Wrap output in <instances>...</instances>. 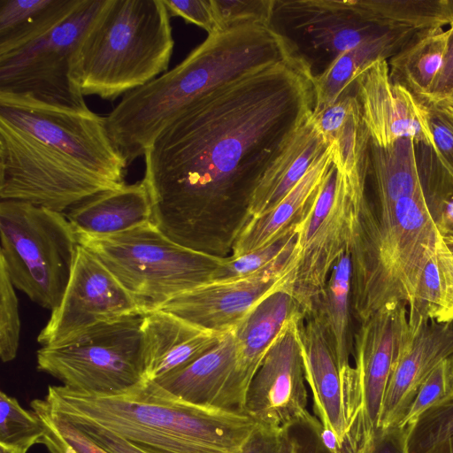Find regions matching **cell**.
<instances>
[{
    "label": "cell",
    "mask_w": 453,
    "mask_h": 453,
    "mask_svg": "<svg viewBox=\"0 0 453 453\" xmlns=\"http://www.w3.org/2000/svg\"><path fill=\"white\" fill-rule=\"evenodd\" d=\"M312 81L284 60L187 106L144 153L151 223L194 249L200 222L260 180L313 112Z\"/></svg>",
    "instance_id": "obj_1"
},
{
    "label": "cell",
    "mask_w": 453,
    "mask_h": 453,
    "mask_svg": "<svg viewBox=\"0 0 453 453\" xmlns=\"http://www.w3.org/2000/svg\"><path fill=\"white\" fill-rule=\"evenodd\" d=\"M54 415L104 429L144 453H237L260 423L242 410L193 404L143 380L111 394L49 386Z\"/></svg>",
    "instance_id": "obj_2"
},
{
    "label": "cell",
    "mask_w": 453,
    "mask_h": 453,
    "mask_svg": "<svg viewBox=\"0 0 453 453\" xmlns=\"http://www.w3.org/2000/svg\"><path fill=\"white\" fill-rule=\"evenodd\" d=\"M289 60L269 27L244 25L208 35L172 70L127 93L105 117L113 144L131 164L189 104L251 73Z\"/></svg>",
    "instance_id": "obj_3"
},
{
    "label": "cell",
    "mask_w": 453,
    "mask_h": 453,
    "mask_svg": "<svg viewBox=\"0 0 453 453\" xmlns=\"http://www.w3.org/2000/svg\"><path fill=\"white\" fill-rule=\"evenodd\" d=\"M436 221L423 187L393 202L369 203L350 254L351 303L359 323L392 303L411 304L435 252Z\"/></svg>",
    "instance_id": "obj_4"
},
{
    "label": "cell",
    "mask_w": 453,
    "mask_h": 453,
    "mask_svg": "<svg viewBox=\"0 0 453 453\" xmlns=\"http://www.w3.org/2000/svg\"><path fill=\"white\" fill-rule=\"evenodd\" d=\"M170 19L163 0H107L77 52L83 96L115 100L166 73L174 46Z\"/></svg>",
    "instance_id": "obj_5"
},
{
    "label": "cell",
    "mask_w": 453,
    "mask_h": 453,
    "mask_svg": "<svg viewBox=\"0 0 453 453\" xmlns=\"http://www.w3.org/2000/svg\"><path fill=\"white\" fill-rule=\"evenodd\" d=\"M147 312L212 281L223 258L180 245L151 222L107 236L78 234Z\"/></svg>",
    "instance_id": "obj_6"
},
{
    "label": "cell",
    "mask_w": 453,
    "mask_h": 453,
    "mask_svg": "<svg viewBox=\"0 0 453 453\" xmlns=\"http://www.w3.org/2000/svg\"><path fill=\"white\" fill-rule=\"evenodd\" d=\"M2 263L15 288L53 311L60 304L80 245L65 214L1 200Z\"/></svg>",
    "instance_id": "obj_7"
},
{
    "label": "cell",
    "mask_w": 453,
    "mask_h": 453,
    "mask_svg": "<svg viewBox=\"0 0 453 453\" xmlns=\"http://www.w3.org/2000/svg\"><path fill=\"white\" fill-rule=\"evenodd\" d=\"M368 204L366 188L352 183L333 159L298 233L291 291L304 316L313 311L341 256L352 253Z\"/></svg>",
    "instance_id": "obj_8"
},
{
    "label": "cell",
    "mask_w": 453,
    "mask_h": 453,
    "mask_svg": "<svg viewBox=\"0 0 453 453\" xmlns=\"http://www.w3.org/2000/svg\"><path fill=\"white\" fill-rule=\"evenodd\" d=\"M412 334L405 303L386 304L360 323L355 365L341 373L347 414L342 453H359L380 428L389 378Z\"/></svg>",
    "instance_id": "obj_9"
},
{
    "label": "cell",
    "mask_w": 453,
    "mask_h": 453,
    "mask_svg": "<svg viewBox=\"0 0 453 453\" xmlns=\"http://www.w3.org/2000/svg\"><path fill=\"white\" fill-rule=\"evenodd\" d=\"M120 186L0 119L1 200L29 203L64 213L100 192Z\"/></svg>",
    "instance_id": "obj_10"
},
{
    "label": "cell",
    "mask_w": 453,
    "mask_h": 453,
    "mask_svg": "<svg viewBox=\"0 0 453 453\" xmlns=\"http://www.w3.org/2000/svg\"><path fill=\"white\" fill-rule=\"evenodd\" d=\"M268 27L312 82L346 51L400 28L375 20L363 0H274Z\"/></svg>",
    "instance_id": "obj_11"
},
{
    "label": "cell",
    "mask_w": 453,
    "mask_h": 453,
    "mask_svg": "<svg viewBox=\"0 0 453 453\" xmlns=\"http://www.w3.org/2000/svg\"><path fill=\"white\" fill-rule=\"evenodd\" d=\"M145 314L95 326L36 353L37 368L76 391L111 394L145 380L142 325Z\"/></svg>",
    "instance_id": "obj_12"
},
{
    "label": "cell",
    "mask_w": 453,
    "mask_h": 453,
    "mask_svg": "<svg viewBox=\"0 0 453 453\" xmlns=\"http://www.w3.org/2000/svg\"><path fill=\"white\" fill-rule=\"evenodd\" d=\"M107 0H82L79 7L51 31L0 56V94L77 111H89L74 76L81 40Z\"/></svg>",
    "instance_id": "obj_13"
},
{
    "label": "cell",
    "mask_w": 453,
    "mask_h": 453,
    "mask_svg": "<svg viewBox=\"0 0 453 453\" xmlns=\"http://www.w3.org/2000/svg\"><path fill=\"white\" fill-rule=\"evenodd\" d=\"M0 119L124 185L127 163L111 140L105 117L42 104L27 97L0 94Z\"/></svg>",
    "instance_id": "obj_14"
},
{
    "label": "cell",
    "mask_w": 453,
    "mask_h": 453,
    "mask_svg": "<svg viewBox=\"0 0 453 453\" xmlns=\"http://www.w3.org/2000/svg\"><path fill=\"white\" fill-rule=\"evenodd\" d=\"M146 313L109 269L80 244L62 301L37 341L42 347L56 346L99 324Z\"/></svg>",
    "instance_id": "obj_15"
},
{
    "label": "cell",
    "mask_w": 453,
    "mask_h": 453,
    "mask_svg": "<svg viewBox=\"0 0 453 453\" xmlns=\"http://www.w3.org/2000/svg\"><path fill=\"white\" fill-rule=\"evenodd\" d=\"M296 261L297 245L260 272L229 281L209 282L168 300L157 309L203 329L234 331L264 297L292 285Z\"/></svg>",
    "instance_id": "obj_16"
},
{
    "label": "cell",
    "mask_w": 453,
    "mask_h": 453,
    "mask_svg": "<svg viewBox=\"0 0 453 453\" xmlns=\"http://www.w3.org/2000/svg\"><path fill=\"white\" fill-rule=\"evenodd\" d=\"M303 316L299 314L283 326L248 388L243 411L262 425L286 426L310 414L297 338Z\"/></svg>",
    "instance_id": "obj_17"
},
{
    "label": "cell",
    "mask_w": 453,
    "mask_h": 453,
    "mask_svg": "<svg viewBox=\"0 0 453 453\" xmlns=\"http://www.w3.org/2000/svg\"><path fill=\"white\" fill-rule=\"evenodd\" d=\"M357 97L370 141L387 146L411 138L433 149L426 110L407 88L392 81L388 60H378L356 80Z\"/></svg>",
    "instance_id": "obj_18"
},
{
    "label": "cell",
    "mask_w": 453,
    "mask_h": 453,
    "mask_svg": "<svg viewBox=\"0 0 453 453\" xmlns=\"http://www.w3.org/2000/svg\"><path fill=\"white\" fill-rule=\"evenodd\" d=\"M452 354V322L432 319L413 332L389 378L381 409L380 428L398 426L420 385Z\"/></svg>",
    "instance_id": "obj_19"
},
{
    "label": "cell",
    "mask_w": 453,
    "mask_h": 453,
    "mask_svg": "<svg viewBox=\"0 0 453 453\" xmlns=\"http://www.w3.org/2000/svg\"><path fill=\"white\" fill-rule=\"evenodd\" d=\"M177 398L203 406L242 410L237 384V346L234 331L188 365L155 380Z\"/></svg>",
    "instance_id": "obj_20"
},
{
    "label": "cell",
    "mask_w": 453,
    "mask_h": 453,
    "mask_svg": "<svg viewBox=\"0 0 453 453\" xmlns=\"http://www.w3.org/2000/svg\"><path fill=\"white\" fill-rule=\"evenodd\" d=\"M297 338L315 416L323 427L334 433L342 451L347 431V414L343 382L336 357L313 315L301 317Z\"/></svg>",
    "instance_id": "obj_21"
},
{
    "label": "cell",
    "mask_w": 453,
    "mask_h": 453,
    "mask_svg": "<svg viewBox=\"0 0 453 453\" xmlns=\"http://www.w3.org/2000/svg\"><path fill=\"white\" fill-rule=\"evenodd\" d=\"M142 332L144 377L149 380L188 365L226 334L201 328L158 309L144 315Z\"/></svg>",
    "instance_id": "obj_22"
},
{
    "label": "cell",
    "mask_w": 453,
    "mask_h": 453,
    "mask_svg": "<svg viewBox=\"0 0 453 453\" xmlns=\"http://www.w3.org/2000/svg\"><path fill=\"white\" fill-rule=\"evenodd\" d=\"M334 155V144L332 142L276 207L263 215L248 219L234 238L231 257H241L266 246L290 229L300 226L315 203Z\"/></svg>",
    "instance_id": "obj_23"
},
{
    "label": "cell",
    "mask_w": 453,
    "mask_h": 453,
    "mask_svg": "<svg viewBox=\"0 0 453 453\" xmlns=\"http://www.w3.org/2000/svg\"><path fill=\"white\" fill-rule=\"evenodd\" d=\"M302 313L291 286H287L264 297L234 330L237 384L244 401L254 375L283 326Z\"/></svg>",
    "instance_id": "obj_24"
},
{
    "label": "cell",
    "mask_w": 453,
    "mask_h": 453,
    "mask_svg": "<svg viewBox=\"0 0 453 453\" xmlns=\"http://www.w3.org/2000/svg\"><path fill=\"white\" fill-rule=\"evenodd\" d=\"M77 234L107 236L151 222L152 205L143 180L100 192L65 214Z\"/></svg>",
    "instance_id": "obj_25"
},
{
    "label": "cell",
    "mask_w": 453,
    "mask_h": 453,
    "mask_svg": "<svg viewBox=\"0 0 453 453\" xmlns=\"http://www.w3.org/2000/svg\"><path fill=\"white\" fill-rule=\"evenodd\" d=\"M330 143L310 116L254 189L245 208L247 218L258 217L276 207Z\"/></svg>",
    "instance_id": "obj_26"
},
{
    "label": "cell",
    "mask_w": 453,
    "mask_h": 453,
    "mask_svg": "<svg viewBox=\"0 0 453 453\" xmlns=\"http://www.w3.org/2000/svg\"><path fill=\"white\" fill-rule=\"evenodd\" d=\"M416 31L400 27L341 55L313 81V111H321L334 103L368 66L378 60H388L409 42Z\"/></svg>",
    "instance_id": "obj_27"
},
{
    "label": "cell",
    "mask_w": 453,
    "mask_h": 453,
    "mask_svg": "<svg viewBox=\"0 0 453 453\" xmlns=\"http://www.w3.org/2000/svg\"><path fill=\"white\" fill-rule=\"evenodd\" d=\"M448 29L417 30L409 42L388 60L392 81L426 99L437 80L446 56Z\"/></svg>",
    "instance_id": "obj_28"
},
{
    "label": "cell",
    "mask_w": 453,
    "mask_h": 453,
    "mask_svg": "<svg viewBox=\"0 0 453 453\" xmlns=\"http://www.w3.org/2000/svg\"><path fill=\"white\" fill-rule=\"evenodd\" d=\"M82 0H0V56L38 40L69 17Z\"/></svg>",
    "instance_id": "obj_29"
},
{
    "label": "cell",
    "mask_w": 453,
    "mask_h": 453,
    "mask_svg": "<svg viewBox=\"0 0 453 453\" xmlns=\"http://www.w3.org/2000/svg\"><path fill=\"white\" fill-rule=\"evenodd\" d=\"M351 285V257L346 252L333 267L315 308L310 314L319 320L323 328L341 372L350 366Z\"/></svg>",
    "instance_id": "obj_30"
},
{
    "label": "cell",
    "mask_w": 453,
    "mask_h": 453,
    "mask_svg": "<svg viewBox=\"0 0 453 453\" xmlns=\"http://www.w3.org/2000/svg\"><path fill=\"white\" fill-rule=\"evenodd\" d=\"M377 21L415 30L453 24V0H363Z\"/></svg>",
    "instance_id": "obj_31"
},
{
    "label": "cell",
    "mask_w": 453,
    "mask_h": 453,
    "mask_svg": "<svg viewBox=\"0 0 453 453\" xmlns=\"http://www.w3.org/2000/svg\"><path fill=\"white\" fill-rule=\"evenodd\" d=\"M301 225L258 250L237 257H224L213 275L212 281L245 278L269 267L297 245Z\"/></svg>",
    "instance_id": "obj_32"
},
{
    "label": "cell",
    "mask_w": 453,
    "mask_h": 453,
    "mask_svg": "<svg viewBox=\"0 0 453 453\" xmlns=\"http://www.w3.org/2000/svg\"><path fill=\"white\" fill-rule=\"evenodd\" d=\"M30 406L39 416L43 427V444L50 453H110L66 419L49 411L42 398L34 399Z\"/></svg>",
    "instance_id": "obj_33"
},
{
    "label": "cell",
    "mask_w": 453,
    "mask_h": 453,
    "mask_svg": "<svg viewBox=\"0 0 453 453\" xmlns=\"http://www.w3.org/2000/svg\"><path fill=\"white\" fill-rule=\"evenodd\" d=\"M43 435L44 427L39 416L1 391L0 443L27 451L35 444H42Z\"/></svg>",
    "instance_id": "obj_34"
},
{
    "label": "cell",
    "mask_w": 453,
    "mask_h": 453,
    "mask_svg": "<svg viewBox=\"0 0 453 453\" xmlns=\"http://www.w3.org/2000/svg\"><path fill=\"white\" fill-rule=\"evenodd\" d=\"M453 437V395L435 403L410 426L408 453H430Z\"/></svg>",
    "instance_id": "obj_35"
},
{
    "label": "cell",
    "mask_w": 453,
    "mask_h": 453,
    "mask_svg": "<svg viewBox=\"0 0 453 453\" xmlns=\"http://www.w3.org/2000/svg\"><path fill=\"white\" fill-rule=\"evenodd\" d=\"M435 257L441 281V301L434 320L453 323V210L438 221Z\"/></svg>",
    "instance_id": "obj_36"
},
{
    "label": "cell",
    "mask_w": 453,
    "mask_h": 453,
    "mask_svg": "<svg viewBox=\"0 0 453 453\" xmlns=\"http://www.w3.org/2000/svg\"><path fill=\"white\" fill-rule=\"evenodd\" d=\"M20 335L19 302L4 265L0 263V357L4 363L16 357Z\"/></svg>",
    "instance_id": "obj_37"
},
{
    "label": "cell",
    "mask_w": 453,
    "mask_h": 453,
    "mask_svg": "<svg viewBox=\"0 0 453 453\" xmlns=\"http://www.w3.org/2000/svg\"><path fill=\"white\" fill-rule=\"evenodd\" d=\"M219 32L244 25L268 27L274 0H211Z\"/></svg>",
    "instance_id": "obj_38"
},
{
    "label": "cell",
    "mask_w": 453,
    "mask_h": 453,
    "mask_svg": "<svg viewBox=\"0 0 453 453\" xmlns=\"http://www.w3.org/2000/svg\"><path fill=\"white\" fill-rule=\"evenodd\" d=\"M441 301V281L435 252L425 267L413 299L408 306V321L412 333L422 324L434 319Z\"/></svg>",
    "instance_id": "obj_39"
},
{
    "label": "cell",
    "mask_w": 453,
    "mask_h": 453,
    "mask_svg": "<svg viewBox=\"0 0 453 453\" xmlns=\"http://www.w3.org/2000/svg\"><path fill=\"white\" fill-rule=\"evenodd\" d=\"M422 102L426 110L433 150L453 182V106L445 102Z\"/></svg>",
    "instance_id": "obj_40"
},
{
    "label": "cell",
    "mask_w": 453,
    "mask_h": 453,
    "mask_svg": "<svg viewBox=\"0 0 453 453\" xmlns=\"http://www.w3.org/2000/svg\"><path fill=\"white\" fill-rule=\"evenodd\" d=\"M450 395L448 359H446L420 385L398 426H411L427 409Z\"/></svg>",
    "instance_id": "obj_41"
},
{
    "label": "cell",
    "mask_w": 453,
    "mask_h": 453,
    "mask_svg": "<svg viewBox=\"0 0 453 453\" xmlns=\"http://www.w3.org/2000/svg\"><path fill=\"white\" fill-rule=\"evenodd\" d=\"M237 453H295L289 425L273 427L260 424Z\"/></svg>",
    "instance_id": "obj_42"
},
{
    "label": "cell",
    "mask_w": 453,
    "mask_h": 453,
    "mask_svg": "<svg viewBox=\"0 0 453 453\" xmlns=\"http://www.w3.org/2000/svg\"><path fill=\"white\" fill-rule=\"evenodd\" d=\"M171 17H180L208 35L219 32L211 0H163Z\"/></svg>",
    "instance_id": "obj_43"
},
{
    "label": "cell",
    "mask_w": 453,
    "mask_h": 453,
    "mask_svg": "<svg viewBox=\"0 0 453 453\" xmlns=\"http://www.w3.org/2000/svg\"><path fill=\"white\" fill-rule=\"evenodd\" d=\"M295 442V453H332L320 437L322 425L319 419L309 414L289 425Z\"/></svg>",
    "instance_id": "obj_44"
},
{
    "label": "cell",
    "mask_w": 453,
    "mask_h": 453,
    "mask_svg": "<svg viewBox=\"0 0 453 453\" xmlns=\"http://www.w3.org/2000/svg\"><path fill=\"white\" fill-rule=\"evenodd\" d=\"M410 426L379 428L359 453H408L407 435Z\"/></svg>",
    "instance_id": "obj_45"
},
{
    "label": "cell",
    "mask_w": 453,
    "mask_h": 453,
    "mask_svg": "<svg viewBox=\"0 0 453 453\" xmlns=\"http://www.w3.org/2000/svg\"><path fill=\"white\" fill-rule=\"evenodd\" d=\"M448 47L442 69L429 96L422 101L441 102L453 90V24L448 28Z\"/></svg>",
    "instance_id": "obj_46"
},
{
    "label": "cell",
    "mask_w": 453,
    "mask_h": 453,
    "mask_svg": "<svg viewBox=\"0 0 453 453\" xmlns=\"http://www.w3.org/2000/svg\"><path fill=\"white\" fill-rule=\"evenodd\" d=\"M110 453H144L124 439L89 424H73Z\"/></svg>",
    "instance_id": "obj_47"
},
{
    "label": "cell",
    "mask_w": 453,
    "mask_h": 453,
    "mask_svg": "<svg viewBox=\"0 0 453 453\" xmlns=\"http://www.w3.org/2000/svg\"><path fill=\"white\" fill-rule=\"evenodd\" d=\"M430 453H453V437L441 443Z\"/></svg>",
    "instance_id": "obj_48"
},
{
    "label": "cell",
    "mask_w": 453,
    "mask_h": 453,
    "mask_svg": "<svg viewBox=\"0 0 453 453\" xmlns=\"http://www.w3.org/2000/svg\"><path fill=\"white\" fill-rule=\"evenodd\" d=\"M27 451L16 447L7 446L0 443V453H27Z\"/></svg>",
    "instance_id": "obj_49"
},
{
    "label": "cell",
    "mask_w": 453,
    "mask_h": 453,
    "mask_svg": "<svg viewBox=\"0 0 453 453\" xmlns=\"http://www.w3.org/2000/svg\"><path fill=\"white\" fill-rule=\"evenodd\" d=\"M448 369L451 395H453V354L448 358Z\"/></svg>",
    "instance_id": "obj_50"
},
{
    "label": "cell",
    "mask_w": 453,
    "mask_h": 453,
    "mask_svg": "<svg viewBox=\"0 0 453 453\" xmlns=\"http://www.w3.org/2000/svg\"><path fill=\"white\" fill-rule=\"evenodd\" d=\"M441 102H445L453 106V90L452 92Z\"/></svg>",
    "instance_id": "obj_51"
}]
</instances>
